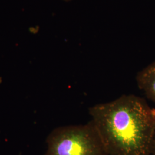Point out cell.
Returning a JSON list of instances; mask_svg holds the SVG:
<instances>
[{
	"label": "cell",
	"instance_id": "7a4b0ae2",
	"mask_svg": "<svg viewBox=\"0 0 155 155\" xmlns=\"http://www.w3.org/2000/svg\"><path fill=\"white\" fill-rule=\"evenodd\" d=\"M47 144L45 155H108L91 121L56 128L47 137Z\"/></svg>",
	"mask_w": 155,
	"mask_h": 155
},
{
	"label": "cell",
	"instance_id": "3957f363",
	"mask_svg": "<svg viewBox=\"0 0 155 155\" xmlns=\"http://www.w3.org/2000/svg\"><path fill=\"white\" fill-rule=\"evenodd\" d=\"M136 81L147 97L155 102V61L137 74Z\"/></svg>",
	"mask_w": 155,
	"mask_h": 155
},
{
	"label": "cell",
	"instance_id": "6da1fadb",
	"mask_svg": "<svg viewBox=\"0 0 155 155\" xmlns=\"http://www.w3.org/2000/svg\"><path fill=\"white\" fill-rule=\"evenodd\" d=\"M89 114L108 155H151L155 109L134 95L90 107Z\"/></svg>",
	"mask_w": 155,
	"mask_h": 155
},
{
	"label": "cell",
	"instance_id": "277c9868",
	"mask_svg": "<svg viewBox=\"0 0 155 155\" xmlns=\"http://www.w3.org/2000/svg\"><path fill=\"white\" fill-rule=\"evenodd\" d=\"M151 155H155V134L153 140V143H152V150H151Z\"/></svg>",
	"mask_w": 155,
	"mask_h": 155
},
{
	"label": "cell",
	"instance_id": "5b68a950",
	"mask_svg": "<svg viewBox=\"0 0 155 155\" xmlns=\"http://www.w3.org/2000/svg\"><path fill=\"white\" fill-rule=\"evenodd\" d=\"M64 1H71V0H64Z\"/></svg>",
	"mask_w": 155,
	"mask_h": 155
}]
</instances>
